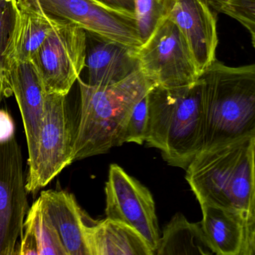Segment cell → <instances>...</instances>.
<instances>
[{"label": "cell", "instance_id": "obj_1", "mask_svg": "<svg viewBox=\"0 0 255 255\" xmlns=\"http://www.w3.org/2000/svg\"><path fill=\"white\" fill-rule=\"evenodd\" d=\"M253 136L203 149L186 170V180L200 204L222 207L255 219Z\"/></svg>", "mask_w": 255, "mask_h": 255}, {"label": "cell", "instance_id": "obj_2", "mask_svg": "<svg viewBox=\"0 0 255 255\" xmlns=\"http://www.w3.org/2000/svg\"><path fill=\"white\" fill-rule=\"evenodd\" d=\"M146 144L171 166L186 171L203 150L205 109L202 82L183 87L156 86L149 92Z\"/></svg>", "mask_w": 255, "mask_h": 255}, {"label": "cell", "instance_id": "obj_3", "mask_svg": "<svg viewBox=\"0 0 255 255\" xmlns=\"http://www.w3.org/2000/svg\"><path fill=\"white\" fill-rule=\"evenodd\" d=\"M80 118L74 133V161L107 153L120 139L135 104L156 84L141 68L122 81L92 86L78 79Z\"/></svg>", "mask_w": 255, "mask_h": 255}, {"label": "cell", "instance_id": "obj_4", "mask_svg": "<svg viewBox=\"0 0 255 255\" xmlns=\"http://www.w3.org/2000/svg\"><path fill=\"white\" fill-rule=\"evenodd\" d=\"M205 109L204 148L255 133V63L239 67L216 59L199 77Z\"/></svg>", "mask_w": 255, "mask_h": 255}, {"label": "cell", "instance_id": "obj_5", "mask_svg": "<svg viewBox=\"0 0 255 255\" xmlns=\"http://www.w3.org/2000/svg\"><path fill=\"white\" fill-rule=\"evenodd\" d=\"M135 53L140 68L156 86H192L201 76L186 38L168 17Z\"/></svg>", "mask_w": 255, "mask_h": 255}, {"label": "cell", "instance_id": "obj_6", "mask_svg": "<svg viewBox=\"0 0 255 255\" xmlns=\"http://www.w3.org/2000/svg\"><path fill=\"white\" fill-rule=\"evenodd\" d=\"M87 42L84 29L58 20L31 59L41 75L47 94L68 95L86 68Z\"/></svg>", "mask_w": 255, "mask_h": 255}, {"label": "cell", "instance_id": "obj_7", "mask_svg": "<svg viewBox=\"0 0 255 255\" xmlns=\"http://www.w3.org/2000/svg\"><path fill=\"white\" fill-rule=\"evenodd\" d=\"M67 95L47 94L44 120L38 143V155L35 168L28 172L26 187L28 193L35 194L45 187L74 159V138L68 114Z\"/></svg>", "mask_w": 255, "mask_h": 255}, {"label": "cell", "instance_id": "obj_8", "mask_svg": "<svg viewBox=\"0 0 255 255\" xmlns=\"http://www.w3.org/2000/svg\"><path fill=\"white\" fill-rule=\"evenodd\" d=\"M106 216L139 233L156 255L160 240L156 205L148 189L117 164H112L106 183Z\"/></svg>", "mask_w": 255, "mask_h": 255}, {"label": "cell", "instance_id": "obj_9", "mask_svg": "<svg viewBox=\"0 0 255 255\" xmlns=\"http://www.w3.org/2000/svg\"><path fill=\"white\" fill-rule=\"evenodd\" d=\"M53 19L73 23L87 33L137 48L143 44L135 14L106 6L96 0H38Z\"/></svg>", "mask_w": 255, "mask_h": 255}, {"label": "cell", "instance_id": "obj_10", "mask_svg": "<svg viewBox=\"0 0 255 255\" xmlns=\"http://www.w3.org/2000/svg\"><path fill=\"white\" fill-rule=\"evenodd\" d=\"M0 255H16L28 210L21 150L14 135L0 138Z\"/></svg>", "mask_w": 255, "mask_h": 255}, {"label": "cell", "instance_id": "obj_11", "mask_svg": "<svg viewBox=\"0 0 255 255\" xmlns=\"http://www.w3.org/2000/svg\"><path fill=\"white\" fill-rule=\"evenodd\" d=\"M0 81L1 95L8 98L14 95L20 109L27 142L29 172L38 159L47 92L32 60L14 62L6 74L0 76Z\"/></svg>", "mask_w": 255, "mask_h": 255}, {"label": "cell", "instance_id": "obj_12", "mask_svg": "<svg viewBox=\"0 0 255 255\" xmlns=\"http://www.w3.org/2000/svg\"><path fill=\"white\" fill-rule=\"evenodd\" d=\"M215 11L210 0H174L168 15L186 38L201 74L216 60L219 37Z\"/></svg>", "mask_w": 255, "mask_h": 255}, {"label": "cell", "instance_id": "obj_13", "mask_svg": "<svg viewBox=\"0 0 255 255\" xmlns=\"http://www.w3.org/2000/svg\"><path fill=\"white\" fill-rule=\"evenodd\" d=\"M14 8L12 26L1 50L0 76L14 62L31 60L58 23L43 11L38 0H14Z\"/></svg>", "mask_w": 255, "mask_h": 255}, {"label": "cell", "instance_id": "obj_14", "mask_svg": "<svg viewBox=\"0 0 255 255\" xmlns=\"http://www.w3.org/2000/svg\"><path fill=\"white\" fill-rule=\"evenodd\" d=\"M86 68L92 86L115 84L139 69L135 48L87 33Z\"/></svg>", "mask_w": 255, "mask_h": 255}, {"label": "cell", "instance_id": "obj_15", "mask_svg": "<svg viewBox=\"0 0 255 255\" xmlns=\"http://www.w3.org/2000/svg\"><path fill=\"white\" fill-rule=\"evenodd\" d=\"M41 207L56 228L68 255H89L85 241L83 214L73 194L64 190L43 191Z\"/></svg>", "mask_w": 255, "mask_h": 255}, {"label": "cell", "instance_id": "obj_16", "mask_svg": "<svg viewBox=\"0 0 255 255\" xmlns=\"http://www.w3.org/2000/svg\"><path fill=\"white\" fill-rule=\"evenodd\" d=\"M89 255H154L139 233L126 224L106 218L85 225Z\"/></svg>", "mask_w": 255, "mask_h": 255}, {"label": "cell", "instance_id": "obj_17", "mask_svg": "<svg viewBox=\"0 0 255 255\" xmlns=\"http://www.w3.org/2000/svg\"><path fill=\"white\" fill-rule=\"evenodd\" d=\"M201 206V223L215 255H242L246 234L244 219L229 210L212 204Z\"/></svg>", "mask_w": 255, "mask_h": 255}, {"label": "cell", "instance_id": "obj_18", "mask_svg": "<svg viewBox=\"0 0 255 255\" xmlns=\"http://www.w3.org/2000/svg\"><path fill=\"white\" fill-rule=\"evenodd\" d=\"M157 255H215L201 222L192 223L182 213H176L164 228Z\"/></svg>", "mask_w": 255, "mask_h": 255}, {"label": "cell", "instance_id": "obj_19", "mask_svg": "<svg viewBox=\"0 0 255 255\" xmlns=\"http://www.w3.org/2000/svg\"><path fill=\"white\" fill-rule=\"evenodd\" d=\"M26 220L32 224L39 246V255H68L56 228L41 207L38 198L28 210Z\"/></svg>", "mask_w": 255, "mask_h": 255}, {"label": "cell", "instance_id": "obj_20", "mask_svg": "<svg viewBox=\"0 0 255 255\" xmlns=\"http://www.w3.org/2000/svg\"><path fill=\"white\" fill-rule=\"evenodd\" d=\"M174 0H135V14L143 44L168 18Z\"/></svg>", "mask_w": 255, "mask_h": 255}, {"label": "cell", "instance_id": "obj_21", "mask_svg": "<svg viewBox=\"0 0 255 255\" xmlns=\"http://www.w3.org/2000/svg\"><path fill=\"white\" fill-rule=\"evenodd\" d=\"M217 12L237 20L250 34L255 49V0H210Z\"/></svg>", "mask_w": 255, "mask_h": 255}, {"label": "cell", "instance_id": "obj_22", "mask_svg": "<svg viewBox=\"0 0 255 255\" xmlns=\"http://www.w3.org/2000/svg\"><path fill=\"white\" fill-rule=\"evenodd\" d=\"M148 94L132 109L121 136L120 146L125 143L142 144L145 142L149 123Z\"/></svg>", "mask_w": 255, "mask_h": 255}, {"label": "cell", "instance_id": "obj_23", "mask_svg": "<svg viewBox=\"0 0 255 255\" xmlns=\"http://www.w3.org/2000/svg\"><path fill=\"white\" fill-rule=\"evenodd\" d=\"M23 231L24 234L22 236L21 243L17 255H39V246L38 239L35 235V230L32 224L26 219H25Z\"/></svg>", "mask_w": 255, "mask_h": 255}, {"label": "cell", "instance_id": "obj_24", "mask_svg": "<svg viewBox=\"0 0 255 255\" xmlns=\"http://www.w3.org/2000/svg\"><path fill=\"white\" fill-rule=\"evenodd\" d=\"M96 1L110 8L135 14V0H96Z\"/></svg>", "mask_w": 255, "mask_h": 255}, {"label": "cell", "instance_id": "obj_25", "mask_svg": "<svg viewBox=\"0 0 255 255\" xmlns=\"http://www.w3.org/2000/svg\"><path fill=\"white\" fill-rule=\"evenodd\" d=\"M242 255H255V220L246 225V240Z\"/></svg>", "mask_w": 255, "mask_h": 255}, {"label": "cell", "instance_id": "obj_26", "mask_svg": "<svg viewBox=\"0 0 255 255\" xmlns=\"http://www.w3.org/2000/svg\"><path fill=\"white\" fill-rule=\"evenodd\" d=\"M14 135V122L7 111H1V134L0 138H8Z\"/></svg>", "mask_w": 255, "mask_h": 255}, {"label": "cell", "instance_id": "obj_27", "mask_svg": "<svg viewBox=\"0 0 255 255\" xmlns=\"http://www.w3.org/2000/svg\"><path fill=\"white\" fill-rule=\"evenodd\" d=\"M253 159H254V170H255V133L253 136ZM254 220H255V219H254Z\"/></svg>", "mask_w": 255, "mask_h": 255}]
</instances>
